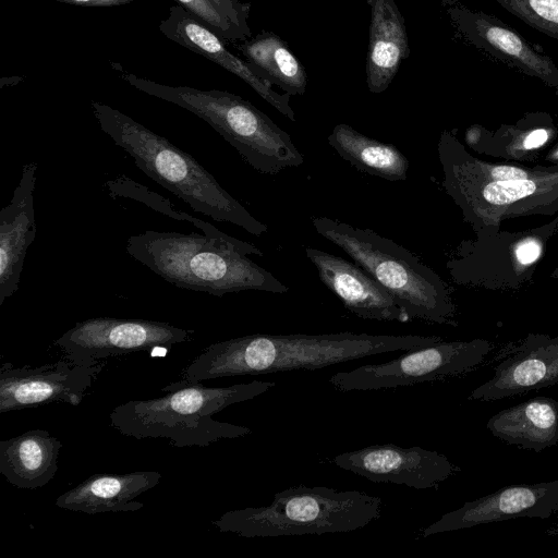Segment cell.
Segmentation results:
<instances>
[{"instance_id": "6da1fadb", "label": "cell", "mask_w": 558, "mask_h": 558, "mask_svg": "<svg viewBox=\"0 0 558 558\" xmlns=\"http://www.w3.org/2000/svg\"><path fill=\"white\" fill-rule=\"evenodd\" d=\"M442 340L417 335L254 333L215 342L182 371L177 385L230 376L318 369L375 354L410 351Z\"/></svg>"}, {"instance_id": "7a4b0ae2", "label": "cell", "mask_w": 558, "mask_h": 558, "mask_svg": "<svg viewBox=\"0 0 558 558\" xmlns=\"http://www.w3.org/2000/svg\"><path fill=\"white\" fill-rule=\"evenodd\" d=\"M126 252L156 275L182 289L216 296L255 290L276 294L289 287L254 263L259 247L235 239L148 230L126 240Z\"/></svg>"}, {"instance_id": "3957f363", "label": "cell", "mask_w": 558, "mask_h": 558, "mask_svg": "<svg viewBox=\"0 0 558 558\" xmlns=\"http://www.w3.org/2000/svg\"><path fill=\"white\" fill-rule=\"evenodd\" d=\"M275 386V381L260 380L228 387L170 383L160 389L167 392L165 396L121 403L112 409L109 420L113 428L135 439L168 438L177 448L206 447L220 439L251 434L246 426L216 421L213 415Z\"/></svg>"}, {"instance_id": "277c9868", "label": "cell", "mask_w": 558, "mask_h": 558, "mask_svg": "<svg viewBox=\"0 0 558 558\" xmlns=\"http://www.w3.org/2000/svg\"><path fill=\"white\" fill-rule=\"evenodd\" d=\"M90 106L100 129L113 143L124 149L145 174L195 211L216 221L233 223L256 236L268 231L266 225L254 218L191 155L106 104L92 101Z\"/></svg>"}, {"instance_id": "5b68a950", "label": "cell", "mask_w": 558, "mask_h": 558, "mask_svg": "<svg viewBox=\"0 0 558 558\" xmlns=\"http://www.w3.org/2000/svg\"><path fill=\"white\" fill-rule=\"evenodd\" d=\"M112 68L136 89L178 105L217 131L255 170L276 174L304 162L291 136L244 98L225 90L169 86Z\"/></svg>"}, {"instance_id": "8992f818", "label": "cell", "mask_w": 558, "mask_h": 558, "mask_svg": "<svg viewBox=\"0 0 558 558\" xmlns=\"http://www.w3.org/2000/svg\"><path fill=\"white\" fill-rule=\"evenodd\" d=\"M383 500L360 490L299 485L275 494L267 506L225 512L211 523L243 537L353 532L381 515Z\"/></svg>"}, {"instance_id": "52a82bcc", "label": "cell", "mask_w": 558, "mask_h": 558, "mask_svg": "<svg viewBox=\"0 0 558 558\" xmlns=\"http://www.w3.org/2000/svg\"><path fill=\"white\" fill-rule=\"evenodd\" d=\"M317 233L338 245L374 277L409 314L411 319L448 323L447 294L437 275L416 255L371 229L329 217H316Z\"/></svg>"}, {"instance_id": "ba28073f", "label": "cell", "mask_w": 558, "mask_h": 558, "mask_svg": "<svg viewBox=\"0 0 558 558\" xmlns=\"http://www.w3.org/2000/svg\"><path fill=\"white\" fill-rule=\"evenodd\" d=\"M492 344L485 340L444 341L407 351L380 364L337 372L329 384L340 392L367 391L445 380L471 372L483 363Z\"/></svg>"}, {"instance_id": "9c48e42d", "label": "cell", "mask_w": 558, "mask_h": 558, "mask_svg": "<svg viewBox=\"0 0 558 558\" xmlns=\"http://www.w3.org/2000/svg\"><path fill=\"white\" fill-rule=\"evenodd\" d=\"M194 330L141 318L95 317L77 322L54 341L77 365L138 351H153L191 341Z\"/></svg>"}, {"instance_id": "30bf717a", "label": "cell", "mask_w": 558, "mask_h": 558, "mask_svg": "<svg viewBox=\"0 0 558 558\" xmlns=\"http://www.w3.org/2000/svg\"><path fill=\"white\" fill-rule=\"evenodd\" d=\"M104 363L77 365L68 360L39 366H0V414L64 402L78 405Z\"/></svg>"}, {"instance_id": "8fae6325", "label": "cell", "mask_w": 558, "mask_h": 558, "mask_svg": "<svg viewBox=\"0 0 558 558\" xmlns=\"http://www.w3.org/2000/svg\"><path fill=\"white\" fill-rule=\"evenodd\" d=\"M332 463L374 483L405 485L415 489H437L459 469L449 459L432 450L395 444L372 445L340 453Z\"/></svg>"}, {"instance_id": "7c38bea8", "label": "cell", "mask_w": 558, "mask_h": 558, "mask_svg": "<svg viewBox=\"0 0 558 558\" xmlns=\"http://www.w3.org/2000/svg\"><path fill=\"white\" fill-rule=\"evenodd\" d=\"M442 7L456 33L466 43L524 74L558 86V66L553 59L498 17L471 10L459 0H444Z\"/></svg>"}, {"instance_id": "4fadbf2b", "label": "cell", "mask_w": 558, "mask_h": 558, "mask_svg": "<svg viewBox=\"0 0 558 558\" xmlns=\"http://www.w3.org/2000/svg\"><path fill=\"white\" fill-rule=\"evenodd\" d=\"M558 510V480L515 484L463 504L422 530V537L515 518L547 519Z\"/></svg>"}, {"instance_id": "5bb4252c", "label": "cell", "mask_w": 558, "mask_h": 558, "mask_svg": "<svg viewBox=\"0 0 558 558\" xmlns=\"http://www.w3.org/2000/svg\"><path fill=\"white\" fill-rule=\"evenodd\" d=\"M159 31L172 41L235 74L280 113L295 121L294 111L290 106L291 95L276 92L272 84L264 78L250 62L227 49L229 44L225 39L180 4L170 7L168 16L159 23Z\"/></svg>"}, {"instance_id": "9a60e30c", "label": "cell", "mask_w": 558, "mask_h": 558, "mask_svg": "<svg viewBox=\"0 0 558 558\" xmlns=\"http://www.w3.org/2000/svg\"><path fill=\"white\" fill-rule=\"evenodd\" d=\"M305 253L322 282L356 316L383 322L412 320L397 300L357 264L314 247H306Z\"/></svg>"}, {"instance_id": "2e32d148", "label": "cell", "mask_w": 558, "mask_h": 558, "mask_svg": "<svg viewBox=\"0 0 558 558\" xmlns=\"http://www.w3.org/2000/svg\"><path fill=\"white\" fill-rule=\"evenodd\" d=\"M558 384V338L530 336L495 366L469 400L495 401Z\"/></svg>"}, {"instance_id": "e0dca14e", "label": "cell", "mask_w": 558, "mask_h": 558, "mask_svg": "<svg viewBox=\"0 0 558 558\" xmlns=\"http://www.w3.org/2000/svg\"><path fill=\"white\" fill-rule=\"evenodd\" d=\"M37 162L23 166L11 202L0 211V306L19 289L26 252L36 235Z\"/></svg>"}, {"instance_id": "ac0fdd59", "label": "cell", "mask_w": 558, "mask_h": 558, "mask_svg": "<svg viewBox=\"0 0 558 558\" xmlns=\"http://www.w3.org/2000/svg\"><path fill=\"white\" fill-rule=\"evenodd\" d=\"M160 481L161 474L153 470L97 473L60 495L56 506L87 514L136 511L144 504L135 498L154 488Z\"/></svg>"}, {"instance_id": "d6986e66", "label": "cell", "mask_w": 558, "mask_h": 558, "mask_svg": "<svg viewBox=\"0 0 558 558\" xmlns=\"http://www.w3.org/2000/svg\"><path fill=\"white\" fill-rule=\"evenodd\" d=\"M371 10L366 82L371 93L385 92L409 57L405 21L393 0H366Z\"/></svg>"}, {"instance_id": "ffe728a7", "label": "cell", "mask_w": 558, "mask_h": 558, "mask_svg": "<svg viewBox=\"0 0 558 558\" xmlns=\"http://www.w3.org/2000/svg\"><path fill=\"white\" fill-rule=\"evenodd\" d=\"M61 441L45 429H31L0 441V473L15 487L37 489L58 470Z\"/></svg>"}, {"instance_id": "44dd1931", "label": "cell", "mask_w": 558, "mask_h": 558, "mask_svg": "<svg viewBox=\"0 0 558 558\" xmlns=\"http://www.w3.org/2000/svg\"><path fill=\"white\" fill-rule=\"evenodd\" d=\"M487 428L509 445L541 452L558 442V401L535 397L493 415Z\"/></svg>"}, {"instance_id": "7402d4cb", "label": "cell", "mask_w": 558, "mask_h": 558, "mask_svg": "<svg viewBox=\"0 0 558 558\" xmlns=\"http://www.w3.org/2000/svg\"><path fill=\"white\" fill-rule=\"evenodd\" d=\"M327 142L341 158L362 172L388 181L408 178L409 160L397 147L371 138L349 124H336Z\"/></svg>"}, {"instance_id": "603a6c76", "label": "cell", "mask_w": 558, "mask_h": 558, "mask_svg": "<svg viewBox=\"0 0 558 558\" xmlns=\"http://www.w3.org/2000/svg\"><path fill=\"white\" fill-rule=\"evenodd\" d=\"M232 46L272 85L291 96H302L305 93V69L277 34L262 32L241 44L233 43Z\"/></svg>"}, {"instance_id": "cb8c5ba5", "label": "cell", "mask_w": 558, "mask_h": 558, "mask_svg": "<svg viewBox=\"0 0 558 558\" xmlns=\"http://www.w3.org/2000/svg\"><path fill=\"white\" fill-rule=\"evenodd\" d=\"M105 185L110 195L114 198L126 197L144 203L154 210L162 213L171 218L191 222L192 225L201 229L206 235L217 238H226L229 235L220 231L209 222L199 220L193 216L187 215L186 213H181L177 209H172L170 206L171 204L167 198L148 190L146 186L138 184L137 182L130 179L125 174H121L119 177L108 180L105 183Z\"/></svg>"}, {"instance_id": "d4e9b609", "label": "cell", "mask_w": 558, "mask_h": 558, "mask_svg": "<svg viewBox=\"0 0 558 558\" xmlns=\"http://www.w3.org/2000/svg\"><path fill=\"white\" fill-rule=\"evenodd\" d=\"M529 26L558 39V0H495Z\"/></svg>"}, {"instance_id": "484cf974", "label": "cell", "mask_w": 558, "mask_h": 558, "mask_svg": "<svg viewBox=\"0 0 558 558\" xmlns=\"http://www.w3.org/2000/svg\"><path fill=\"white\" fill-rule=\"evenodd\" d=\"M228 44L244 41L247 37L225 19L208 0H175Z\"/></svg>"}, {"instance_id": "4316f807", "label": "cell", "mask_w": 558, "mask_h": 558, "mask_svg": "<svg viewBox=\"0 0 558 558\" xmlns=\"http://www.w3.org/2000/svg\"><path fill=\"white\" fill-rule=\"evenodd\" d=\"M535 190V183L526 179L496 181L484 187L483 196L492 204L504 205L531 195Z\"/></svg>"}, {"instance_id": "83f0119b", "label": "cell", "mask_w": 558, "mask_h": 558, "mask_svg": "<svg viewBox=\"0 0 558 558\" xmlns=\"http://www.w3.org/2000/svg\"><path fill=\"white\" fill-rule=\"evenodd\" d=\"M217 11L235 27H238L247 38L251 37V29L247 23L251 3L240 0H208Z\"/></svg>"}, {"instance_id": "f1b7e54d", "label": "cell", "mask_w": 558, "mask_h": 558, "mask_svg": "<svg viewBox=\"0 0 558 558\" xmlns=\"http://www.w3.org/2000/svg\"><path fill=\"white\" fill-rule=\"evenodd\" d=\"M541 253V247L535 241H526L521 243L515 251L517 258L521 264H530L534 262Z\"/></svg>"}, {"instance_id": "f546056e", "label": "cell", "mask_w": 558, "mask_h": 558, "mask_svg": "<svg viewBox=\"0 0 558 558\" xmlns=\"http://www.w3.org/2000/svg\"><path fill=\"white\" fill-rule=\"evenodd\" d=\"M492 175L497 181L523 180L526 179V173L515 167L499 166L492 170Z\"/></svg>"}, {"instance_id": "4dcf8cb0", "label": "cell", "mask_w": 558, "mask_h": 558, "mask_svg": "<svg viewBox=\"0 0 558 558\" xmlns=\"http://www.w3.org/2000/svg\"><path fill=\"white\" fill-rule=\"evenodd\" d=\"M80 7H116L131 3L133 0H52Z\"/></svg>"}, {"instance_id": "1f68e13d", "label": "cell", "mask_w": 558, "mask_h": 558, "mask_svg": "<svg viewBox=\"0 0 558 558\" xmlns=\"http://www.w3.org/2000/svg\"><path fill=\"white\" fill-rule=\"evenodd\" d=\"M547 137L548 133L546 130L537 129L526 136L524 147L527 149L538 147L546 142Z\"/></svg>"}, {"instance_id": "d6a6232c", "label": "cell", "mask_w": 558, "mask_h": 558, "mask_svg": "<svg viewBox=\"0 0 558 558\" xmlns=\"http://www.w3.org/2000/svg\"><path fill=\"white\" fill-rule=\"evenodd\" d=\"M550 534H558V522L557 524L550 530Z\"/></svg>"}]
</instances>
